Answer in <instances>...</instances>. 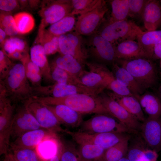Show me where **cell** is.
I'll return each instance as SVG.
<instances>
[{"mask_svg":"<svg viewBox=\"0 0 161 161\" xmlns=\"http://www.w3.org/2000/svg\"><path fill=\"white\" fill-rule=\"evenodd\" d=\"M118 161H130L126 157H125L122 158L121 159H120Z\"/></svg>","mask_w":161,"mask_h":161,"instance_id":"cell-54","label":"cell"},{"mask_svg":"<svg viewBox=\"0 0 161 161\" xmlns=\"http://www.w3.org/2000/svg\"><path fill=\"white\" fill-rule=\"evenodd\" d=\"M24 102L40 126L52 132L66 133L67 130L61 127L57 118L46 105L32 97Z\"/></svg>","mask_w":161,"mask_h":161,"instance_id":"cell-11","label":"cell"},{"mask_svg":"<svg viewBox=\"0 0 161 161\" xmlns=\"http://www.w3.org/2000/svg\"><path fill=\"white\" fill-rule=\"evenodd\" d=\"M97 96L112 116L125 125L132 133H136L140 130L141 124L140 121L108 93L106 94L103 91Z\"/></svg>","mask_w":161,"mask_h":161,"instance_id":"cell-12","label":"cell"},{"mask_svg":"<svg viewBox=\"0 0 161 161\" xmlns=\"http://www.w3.org/2000/svg\"><path fill=\"white\" fill-rule=\"evenodd\" d=\"M41 128L24 102L16 108L11 128L12 137L16 138L26 132Z\"/></svg>","mask_w":161,"mask_h":161,"instance_id":"cell-13","label":"cell"},{"mask_svg":"<svg viewBox=\"0 0 161 161\" xmlns=\"http://www.w3.org/2000/svg\"><path fill=\"white\" fill-rule=\"evenodd\" d=\"M0 84L13 103H24L34 96L33 87L26 77L21 62L13 64L5 77L0 80Z\"/></svg>","mask_w":161,"mask_h":161,"instance_id":"cell-2","label":"cell"},{"mask_svg":"<svg viewBox=\"0 0 161 161\" xmlns=\"http://www.w3.org/2000/svg\"><path fill=\"white\" fill-rule=\"evenodd\" d=\"M79 145L78 153L80 160L94 161L101 159L106 150L99 146L90 144Z\"/></svg>","mask_w":161,"mask_h":161,"instance_id":"cell-32","label":"cell"},{"mask_svg":"<svg viewBox=\"0 0 161 161\" xmlns=\"http://www.w3.org/2000/svg\"><path fill=\"white\" fill-rule=\"evenodd\" d=\"M116 62L126 69L145 91L156 84L157 71L151 59L145 58L117 59Z\"/></svg>","mask_w":161,"mask_h":161,"instance_id":"cell-3","label":"cell"},{"mask_svg":"<svg viewBox=\"0 0 161 161\" xmlns=\"http://www.w3.org/2000/svg\"><path fill=\"white\" fill-rule=\"evenodd\" d=\"M59 156L60 161H80V158L75 145L69 141H60Z\"/></svg>","mask_w":161,"mask_h":161,"instance_id":"cell-39","label":"cell"},{"mask_svg":"<svg viewBox=\"0 0 161 161\" xmlns=\"http://www.w3.org/2000/svg\"><path fill=\"white\" fill-rule=\"evenodd\" d=\"M158 157L156 151L146 148L143 154L136 161H157Z\"/></svg>","mask_w":161,"mask_h":161,"instance_id":"cell-46","label":"cell"},{"mask_svg":"<svg viewBox=\"0 0 161 161\" xmlns=\"http://www.w3.org/2000/svg\"><path fill=\"white\" fill-rule=\"evenodd\" d=\"M13 103L6 95H0V155L9 152L12 121L16 108Z\"/></svg>","mask_w":161,"mask_h":161,"instance_id":"cell-8","label":"cell"},{"mask_svg":"<svg viewBox=\"0 0 161 161\" xmlns=\"http://www.w3.org/2000/svg\"><path fill=\"white\" fill-rule=\"evenodd\" d=\"M80 126L79 131L89 134L132 133L116 118L105 114H96L90 119L83 121Z\"/></svg>","mask_w":161,"mask_h":161,"instance_id":"cell-5","label":"cell"},{"mask_svg":"<svg viewBox=\"0 0 161 161\" xmlns=\"http://www.w3.org/2000/svg\"><path fill=\"white\" fill-rule=\"evenodd\" d=\"M18 1L16 0H0L1 12L9 13L20 7Z\"/></svg>","mask_w":161,"mask_h":161,"instance_id":"cell-45","label":"cell"},{"mask_svg":"<svg viewBox=\"0 0 161 161\" xmlns=\"http://www.w3.org/2000/svg\"><path fill=\"white\" fill-rule=\"evenodd\" d=\"M32 98L48 105H63L81 114H102L112 116L97 96L80 93L60 97L34 96Z\"/></svg>","mask_w":161,"mask_h":161,"instance_id":"cell-1","label":"cell"},{"mask_svg":"<svg viewBox=\"0 0 161 161\" xmlns=\"http://www.w3.org/2000/svg\"><path fill=\"white\" fill-rule=\"evenodd\" d=\"M158 96L161 100V85L160 86L158 91Z\"/></svg>","mask_w":161,"mask_h":161,"instance_id":"cell-53","label":"cell"},{"mask_svg":"<svg viewBox=\"0 0 161 161\" xmlns=\"http://www.w3.org/2000/svg\"><path fill=\"white\" fill-rule=\"evenodd\" d=\"M160 69H161V59H160Z\"/></svg>","mask_w":161,"mask_h":161,"instance_id":"cell-56","label":"cell"},{"mask_svg":"<svg viewBox=\"0 0 161 161\" xmlns=\"http://www.w3.org/2000/svg\"><path fill=\"white\" fill-rule=\"evenodd\" d=\"M39 2V1L37 0H30L28 3L31 7L34 8L37 6Z\"/></svg>","mask_w":161,"mask_h":161,"instance_id":"cell-51","label":"cell"},{"mask_svg":"<svg viewBox=\"0 0 161 161\" xmlns=\"http://www.w3.org/2000/svg\"><path fill=\"white\" fill-rule=\"evenodd\" d=\"M57 137L56 134L42 128L24 133L16 138L10 146L11 151L18 149H35L44 140Z\"/></svg>","mask_w":161,"mask_h":161,"instance_id":"cell-15","label":"cell"},{"mask_svg":"<svg viewBox=\"0 0 161 161\" xmlns=\"http://www.w3.org/2000/svg\"><path fill=\"white\" fill-rule=\"evenodd\" d=\"M137 39L149 58L152 60L154 47L161 42V30L143 31Z\"/></svg>","mask_w":161,"mask_h":161,"instance_id":"cell-27","label":"cell"},{"mask_svg":"<svg viewBox=\"0 0 161 161\" xmlns=\"http://www.w3.org/2000/svg\"><path fill=\"white\" fill-rule=\"evenodd\" d=\"M71 0L44 1L38 12L41 19L39 26L44 28L71 13Z\"/></svg>","mask_w":161,"mask_h":161,"instance_id":"cell-10","label":"cell"},{"mask_svg":"<svg viewBox=\"0 0 161 161\" xmlns=\"http://www.w3.org/2000/svg\"><path fill=\"white\" fill-rule=\"evenodd\" d=\"M80 161H84V160H81L80 159ZM101 161L100 160H96V161Z\"/></svg>","mask_w":161,"mask_h":161,"instance_id":"cell-55","label":"cell"},{"mask_svg":"<svg viewBox=\"0 0 161 161\" xmlns=\"http://www.w3.org/2000/svg\"><path fill=\"white\" fill-rule=\"evenodd\" d=\"M43 46L37 43L30 49V57L31 61L40 69L43 78L46 81H52L50 66Z\"/></svg>","mask_w":161,"mask_h":161,"instance_id":"cell-22","label":"cell"},{"mask_svg":"<svg viewBox=\"0 0 161 161\" xmlns=\"http://www.w3.org/2000/svg\"><path fill=\"white\" fill-rule=\"evenodd\" d=\"M58 37L55 35L45 28L39 26L37 43L41 45L47 55L59 52Z\"/></svg>","mask_w":161,"mask_h":161,"instance_id":"cell-26","label":"cell"},{"mask_svg":"<svg viewBox=\"0 0 161 161\" xmlns=\"http://www.w3.org/2000/svg\"><path fill=\"white\" fill-rule=\"evenodd\" d=\"M3 161H16L11 152H8L4 155Z\"/></svg>","mask_w":161,"mask_h":161,"instance_id":"cell-49","label":"cell"},{"mask_svg":"<svg viewBox=\"0 0 161 161\" xmlns=\"http://www.w3.org/2000/svg\"><path fill=\"white\" fill-rule=\"evenodd\" d=\"M76 21L75 16L70 13L51 25L47 30L53 35L59 36L74 30Z\"/></svg>","mask_w":161,"mask_h":161,"instance_id":"cell-31","label":"cell"},{"mask_svg":"<svg viewBox=\"0 0 161 161\" xmlns=\"http://www.w3.org/2000/svg\"><path fill=\"white\" fill-rule=\"evenodd\" d=\"M20 61L24 66L26 77L32 86L41 85L43 77L41 70L31 61L28 53Z\"/></svg>","mask_w":161,"mask_h":161,"instance_id":"cell-30","label":"cell"},{"mask_svg":"<svg viewBox=\"0 0 161 161\" xmlns=\"http://www.w3.org/2000/svg\"><path fill=\"white\" fill-rule=\"evenodd\" d=\"M102 72L106 81V89L118 95L135 97L128 88L116 79L112 72L109 71L106 67L103 69Z\"/></svg>","mask_w":161,"mask_h":161,"instance_id":"cell-34","label":"cell"},{"mask_svg":"<svg viewBox=\"0 0 161 161\" xmlns=\"http://www.w3.org/2000/svg\"><path fill=\"white\" fill-rule=\"evenodd\" d=\"M52 65L61 68L77 77L83 70V65L74 57L69 55H61L55 59Z\"/></svg>","mask_w":161,"mask_h":161,"instance_id":"cell-28","label":"cell"},{"mask_svg":"<svg viewBox=\"0 0 161 161\" xmlns=\"http://www.w3.org/2000/svg\"><path fill=\"white\" fill-rule=\"evenodd\" d=\"M148 0H129V16L137 19L143 20L144 9Z\"/></svg>","mask_w":161,"mask_h":161,"instance_id":"cell-43","label":"cell"},{"mask_svg":"<svg viewBox=\"0 0 161 161\" xmlns=\"http://www.w3.org/2000/svg\"><path fill=\"white\" fill-rule=\"evenodd\" d=\"M2 50L7 55L17 50L27 53V44L22 39L18 37L10 36L6 38L0 45Z\"/></svg>","mask_w":161,"mask_h":161,"instance_id":"cell-38","label":"cell"},{"mask_svg":"<svg viewBox=\"0 0 161 161\" xmlns=\"http://www.w3.org/2000/svg\"><path fill=\"white\" fill-rule=\"evenodd\" d=\"M57 137H51L41 142L35 148L41 158L47 161L58 154L60 148V140Z\"/></svg>","mask_w":161,"mask_h":161,"instance_id":"cell-29","label":"cell"},{"mask_svg":"<svg viewBox=\"0 0 161 161\" xmlns=\"http://www.w3.org/2000/svg\"><path fill=\"white\" fill-rule=\"evenodd\" d=\"M45 161H60L59 153L49 160Z\"/></svg>","mask_w":161,"mask_h":161,"instance_id":"cell-52","label":"cell"},{"mask_svg":"<svg viewBox=\"0 0 161 161\" xmlns=\"http://www.w3.org/2000/svg\"><path fill=\"white\" fill-rule=\"evenodd\" d=\"M108 94L139 121L143 122L145 120V118L140 103L135 97L120 96L113 92Z\"/></svg>","mask_w":161,"mask_h":161,"instance_id":"cell-24","label":"cell"},{"mask_svg":"<svg viewBox=\"0 0 161 161\" xmlns=\"http://www.w3.org/2000/svg\"><path fill=\"white\" fill-rule=\"evenodd\" d=\"M108 10L106 1L103 0L96 7L79 15L74 30L75 32L80 35L88 36L96 33Z\"/></svg>","mask_w":161,"mask_h":161,"instance_id":"cell-7","label":"cell"},{"mask_svg":"<svg viewBox=\"0 0 161 161\" xmlns=\"http://www.w3.org/2000/svg\"><path fill=\"white\" fill-rule=\"evenodd\" d=\"M112 66L116 79L128 88L137 99L144 93L145 91L126 69L116 62Z\"/></svg>","mask_w":161,"mask_h":161,"instance_id":"cell-20","label":"cell"},{"mask_svg":"<svg viewBox=\"0 0 161 161\" xmlns=\"http://www.w3.org/2000/svg\"><path fill=\"white\" fill-rule=\"evenodd\" d=\"M52 80L59 84H80L77 77L57 66H50Z\"/></svg>","mask_w":161,"mask_h":161,"instance_id":"cell-37","label":"cell"},{"mask_svg":"<svg viewBox=\"0 0 161 161\" xmlns=\"http://www.w3.org/2000/svg\"><path fill=\"white\" fill-rule=\"evenodd\" d=\"M0 26L7 35L14 36L18 34L14 17L10 13L1 12Z\"/></svg>","mask_w":161,"mask_h":161,"instance_id":"cell-41","label":"cell"},{"mask_svg":"<svg viewBox=\"0 0 161 161\" xmlns=\"http://www.w3.org/2000/svg\"><path fill=\"white\" fill-rule=\"evenodd\" d=\"M103 0H71L72 15H80L95 8L99 5Z\"/></svg>","mask_w":161,"mask_h":161,"instance_id":"cell-40","label":"cell"},{"mask_svg":"<svg viewBox=\"0 0 161 161\" xmlns=\"http://www.w3.org/2000/svg\"><path fill=\"white\" fill-rule=\"evenodd\" d=\"M88 37L85 42L89 57L95 62L112 66L116 60L114 46L97 33Z\"/></svg>","mask_w":161,"mask_h":161,"instance_id":"cell-6","label":"cell"},{"mask_svg":"<svg viewBox=\"0 0 161 161\" xmlns=\"http://www.w3.org/2000/svg\"><path fill=\"white\" fill-rule=\"evenodd\" d=\"M66 34L69 43L70 55L84 66L89 57L85 40L75 31Z\"/></svg>","mask_w":161,"mask_h":161,"instance_id":"cell-21","label":"cell"},{"mask_svg":"<svg viewBox=\"0 0 161 161\" xmlns=\"http://www.w3.org/2000/svg\"><path fill=\"white\" fill-rule=\"evenodd\" d=\"M140 130L147 144L156 151L161 149V117H148L141 124Z\"/></svg>","mask_w":161,"mask_h":161,"instance_id":"cell-16","label":"cell"},{"mask_svg":"<svg viewBox=\"0 0 161 161\" xmlns=\"http://www.w3.org/2000/svg\"><path fill=\"white\" fill-rule=\"evenodd\" d=\"M114 47L116 60L139 58L150 59L138 43L134 40L122 41L114 45Z\"/></svg>","mask_w":161,"mask_h":161,"instance_id":"cell-18","label":"cell"},{"mask_svg":"<svg viewBox=\"0 0 161 161\" xmlns=\"http://www.w3.org/2000/svg\"><path fill=\"white\" fill-rule=\"evenodd\" d=\"M77 78L80 84L87 87L102 91L106 89V80L100 72L83 70L78 75Z\"/></svg>","mask_w":161,"mask_h":161,"instance_id":"cell-25","label":"cell"},{"mask_svg":"<svg viewBox=\"0 0 161 161\" xmlns=\"http://www.w3.org/2000/svg\"><path fill=\"white\" fill-rule=\"evenodd\" d=\"M11 153L16 161H44L35 149H18L12 150Z\"/></svg>","mask_w":161,"mask_h":161,"instance_id":"cell-42","label":"cell"},{"mask_svg":"<svg viewBox=\"0 0 161 161\" xmlns=\"http://www.w3.org/2000/svg\"><path fill=\"white\" fill-rule=\"evenodd\" d=\"M6 34L1 28H0V44L1 45L6 39Z\"/></svg>","mask_w":161,"mask_h":161,"instance_id":"cell-50","label":"cell"},{"mask_svg":"<svg viewBox=\"0 0 161 161\" xmlns=\"http://www.w3.org/2000/svg\"><path fill=\"white\" fill-rule=\"evenodd\" d=\"M100 89L89 88L81 84H59L42 86L40 89L43 96L63 97L80 93H86L97 96L101 92Z\"/></svg>","mask_w":161,"mask_h":161,"instance_id":"cell-14","label":"cell"},{"mask_svg":"<svg viewBox=\"0 0 161 161\" xmlns=\"http://www.w3.org/2000/svg\"><path fill=\"white\" fill-rule=\"evenodd\" d=\"M14 63L2 50H0V80L6 76Z\"/></svg>","mask_w":161,"mask_h":161,"instance_id":"cell-44","label":"cell"},{"mask_svg":"<svg viewBox=\"0 0 161 161\" xmlns=\"http://www.w3.org/2000/svg\"><path fill=\"white\" fill-rule=\"evenodd\" d=\"M130 138L126 139L106 150L101 161H118L126 157L128 149Z\"/></svg>","mask_w":161,"mask_h":161,"instance_id":"cell-33","label":"cell"},{"mask_svg":"<svg viewBox=\"0 0 161 161\" xmlns=\"http://www.w3.org/2000/svg\"><path fill=\"white\" fill-rule=\"evenodd\" d=\"M143 20L145 28L148 31L157 30L161 27V1L148 0Z\"/></svg>","mask_w":161,"mask_h":161,"instance_id":"cell-19","label":"cell"},{"mask_svg":"<svg viewBox=\"0 0 161 161\" xmlns=\"http://www.w3.org/2000/svg\"><path fill=\"white\" fill-rule=\"evenodd\" d=\"M109 2L112 12L108 21L114 22L126 19L129 15V0H112Z\"/></svg>","mask_w":161,"mask_h":161,"instance_id":"cell-35","label":"cell"},{"mask_svg":"<svg viewBox=\"0 0 161 161\" xmlns=\"http://www.w3.org/2000/svg\"><path fill=\"white\" fill-rule=\"evenodd\" d=\"M46 105L54 113L61 124L71 128H76L80 126L83 121L82 114L68 106L63 105Z\"/></svg>","mask_w":161,"mask_h":161,"instance_id":"cell-17","label":"cell"},{"mask_svg":"<svg viewBox=\"0 0 161 161\" xmlns=\"http://www.w3.org/2000/svg\"><path fill=\"white\" fill-rule=\"evenodd\" d=\"M18 34H25L31 32L35 25L33 16L25 12L16 14L13 16Z\"/></svg>","mask_w":161,"mask_h":161,"instance_id":"cell-36","label":"cell"},{"mask_svg":"<svg viewBox=\"0 0 161 161\" xmlns=\"http://www.w3.org/2000/svg\"><path fill=\"white\" fill-rule=\"evenodd\" d=\"M66 133L69 135L78 145L93 144L99 146L105 150L130 137L125 133L89 134L80 131L72 132L67 130Z\"/></svg>","mask_w":161,"mask_h":161,"instance_id":"cell-9","label":"cell"},{"mask_svg":"<svg viewBox=\"0 0 161 161\" xmlns=\"http://www.w3.org/2000/svg\"><path fill=\"white\" fill-rule=\"evenodd\" d=\"M161 59V42L154 47L152 59Z\"/></svg>","mask_w":161,"mask_h":161,"instance_id":"cell-48","label":"cell"},{"mask_svg":"<svg viewBox=\"0 0 161 161\" xmlns=\"http://www.w3.org/2000/svg\"><path fill=\"white\" fill-rule=\"evenodd\" d=\"M27 53H24L16 50L11 54L7 55L10 59L21 61Z\"/></svg>","mask_w":161,"mask_h":161,"instance_id":"cell-47","label":"cell"},{"mask_svg":"<svg viewBox=\"0 0 161 161\" xmlns=\"http://www.w3.org/2000/svg\"><path fill=\"white\" fill-rule=\"evenodd\" d=\"M143 31L134 22L126 19L114 22L108 21L102 24L96 33L114 46L122 41L137 39Z\"/></svg>","mask_w":161,"mask_h":161,"instance_id":"cell-4","label":"cell"},{"mask_svg":"<svg viewBox=\"0 0 161 161\" xmlns=\"http://www.w3.org/2000/svg\"><path fill=\"white\" fill-rule=\"evenodd\" d=\"M143 110L148 117H161V100L158 96L150 92H144L137 98Z\"/></svg>","mask_w":161,"mask_h":161,"instance_id":"cell-23","label":"cell"}]
</instances>
